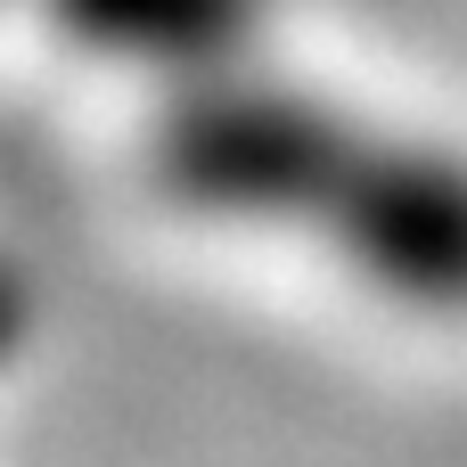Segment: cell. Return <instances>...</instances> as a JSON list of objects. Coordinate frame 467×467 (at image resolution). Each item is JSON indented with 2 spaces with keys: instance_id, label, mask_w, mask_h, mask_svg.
I'll use <instances>...</instances> for the list:
<instances>
[{
  "instance_id": "obj_1",
  "label": "cell",
  "mask_w": 467,
  "mask_h": 467,
  "mask_svg": "<svg viewBox=\"0 0 467 467\" xmlns=\"http://www.w3.org/2000/svg\"><path fill=\"white\" fill-rule=\"evenodd\" d=\"M148 164L197 213L296 230L410 312H467V156L435 140L312 90L197 74L164 99Z\"/></svg>"
},
{
  "instance_id": "obj_2",
  "label": "cell",
  "mask_w": 467,
  "mask_h": 467,
  "mask_svg": "<svg viewBox=\"0 0 467 467\" xmlns=\"http://www.w3.org/2000/svg\"><path fill=\"white\" fill-rule=\"evenodd\" d=\"M57 16L74 33H90L99 49L123 57H205L238 33L246 0H57Z\"/></svg>"
},
{
  "instance_id": "obj_3",
  "label": "cell",
  "mask_w": 467,
  "mask_h": 467,
  "mask_svg": "<svg viewBox=\"0 0 467 467\" xmlns=\"http://www.w3.org/2000/svg\"><path fill=\"white\" fill-rule=\"evenodd\" d=\"M0 304H8V287H0Z\"/></svg>"
}]
</instances>
